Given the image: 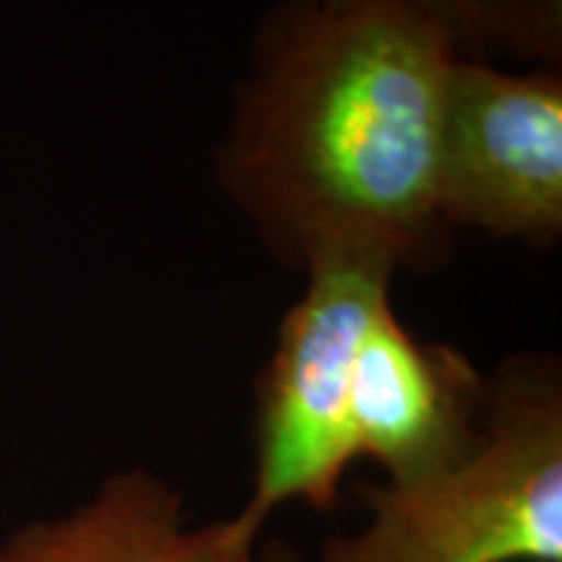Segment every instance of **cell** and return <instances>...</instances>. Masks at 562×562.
Here are the masks:
<instances>
[{
    "label": "cell",
    "mask_w": 562,
    "mask_h": 562,
    "mask_svg": "<svg viewBox=\"0 0 562 562\" xmlns=\"http://www.w3.org/2000/svg\"><path fill=\"white\" fill-rule=\"evenodd\" d=\"M369 519L319 562H562V372L516 353L487 379L479 447L419 482L360 484Z\"/></svg>",
    "instance_id": "cell-2"
},
{
    "label": "cell",
    "mask_w": 562,
    "mask_h": 562,
    "mask_svg": "<svg viewBox=\"0 0 562 562\" xmlns=\"http://www.w3.org/2000/svg\"><path fill=\"white\" fill-rule=\"evenodd\" d=\"M303 279L257 382L254 487L238 513L260 528L281 506L331 513L341 501L357 462L353 362L372 319L391 306L397 272L366 257H328L310 262Z\"/></svg>",
    "instance_id": "cell-3"
},
{
    "label": "cell",
    "mask_w": 562,
    "mask_h": 562,
    "mask_svg": "<svg viewBox=\"0 0 562 562\" xmlns=\"http://www.w3.org/2000/svg\"><path fill=\"white\" fill-rule=\"evenodd\" d=\"M487 379L462 350L422 341L384 306L353 362L350 425L357 460L384 482L438 475L465 460L484 435Z\"/></svg>",
    "instance_id": "cell-5"
},
{
    "label": "cell",
    "mask_w": 562,
    "mask_h": 562,
    "mask_svg": "<svg viewBox=\"0 0 562 562\" xmlns=\"http://www.w3.org/2000/svg\"><path fill=\"white\" fill-rule=\"evenodd\" d=\"M443 216L453 232L547 250L562 238V69L460 54L443 94Z\"/></svg>",
    "instance_id": "cell-4"
},
{
    "label": "cell",
    "mask_w": 562,
    "mask_h": 562,
    "mask_svg": "<svg viewBox=\"0 0 562 562\" xmlns=\"http://www.w3.org/2000/svg\"><path fill=\"white\" fill-rule=\"evenodd\" d=\"M350 3V0H301ZM441 25L465 57L509 54L535 66H560L562 0H394Z\"/></svg>",
    "instance_id": "cell-7"
},
{
    "label": "cell",
    "mask_w": 562,
    "mask_h": 562,
    "mask_svg": "<svg viewBox=\"0 0 562 562\" xmlns=\"http://www.w3.org/2000/svg\"><path fill=\"white\" fill-rule=\"evenodd\" d=\"M460 54L394 0H276L262 13L213 162L272 260L428 272L453 254L441 120Z\"/></svg>",
    "instance_id": "cell-1"
},
{
    "label": "cell",
    "mask_w": 562,
    "mask_h": 562,
    "mask_svg": "<svg viewBox=\"0 0 562 562\" xmlns=\"http://www.w3.org/2000/svg\"><path fill=\"white\" fill-rule=\"evenodd\" d=\"M241 513L191 522L169 479L132 465L106 475L69 513L16 528L0 562H301L284 543H260Z\"/></svg>",
    "instance_id": "cell-6"
}]
</instances>
